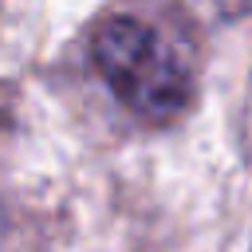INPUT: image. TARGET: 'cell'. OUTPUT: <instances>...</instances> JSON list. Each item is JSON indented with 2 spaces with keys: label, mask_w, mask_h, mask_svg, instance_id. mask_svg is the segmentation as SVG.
<instances>
[{
  "label": "cell",
  "mask_w": 252,
  "mask_h": 252,
  "mask_svg": "<svg viewBox=\"0 0 252 252\" xmlns=\"http://www.w3.org/2000/svg\"><path fill=\"white\" fill-rule=\"evenodd\" d=\"M91 67L146 126L177 122L197 98V55L185 32L146 8H110L91 28Z\"/></svg>",
  "instance_id": "cell-1"
},
{
  "label": "cell",
  "mask_w": 252,
  "mask_h": 252,
  "mask_svg": "<svg viewBox=\"0 0 252 252\" xmlns=\"http://www.w3.org/2000/svg\"><path fill=\"white\" fill-rule=\"evenodd\" d=\"M248 126H252V98H248Z\"/></svg>",
  "instance_id": "cell-2"
}]
</instances>
